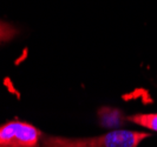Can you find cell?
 I'll return each instance as SVG.
<instances>
[{
    "label": "cell",
    "instance_id": "1",
    "mask_svg": "<svg viewBox=\"0 0 157 147\" xmlns=\"http://www.w3.org/2000/svg\"><path fill=\"white\" fill-rule=\"evenodd\" d=\"M149 137L148 133L136 131H113L105 135L85 139L50 138L45 140V146L66 147H136Z\"/></svg>",
    "mask_w": 157,
    "mask_h": 147
},
{
    "label": "cell",
    "instance_id": "2",
    "mask_svg": "<svg viewBox=\"0 0 157 147\" xmlns=\"http://www.w3.org/2000/svg\"><path fill=\"white\" fill-rule=\"evenodd\" d=\"M40 135L33 125L13 120L0 126V147H34Z\"/></svg>",
    "mask_w": 157,
    "mask_h": 147
},
{
    "label": "cell",
    "instance_id": "3",
    "mask_svg": "<svg viewBox=\"0 0 157 147\" xmlns=\"http://www.w3.org/2000/svg\"><path fill=\"white\" fill-rule=\"evenodd\" d=\"M129 120L135 124L140 125L142 127L149 128L151 131L157 132V113H150V114H136V116H129Z\"/></svg>",
    "mask_w": 157,
    "mask_h": 147
},
{
    "label": "cell",
    "instance_id": "4",
    "mask_svg": "<svg viewBox=\"0 0 157 147\" xmlns=\"http://www.w3.org/2000/svg\"><path fill=\"white\" fill-rule=\"evenodd\" d=\"M17 34V30L8 24L0 21V42H5L13 38Z\"/></svg>",
    "mask_w": 157,
    "mask_h": 147
}]
</instances>
